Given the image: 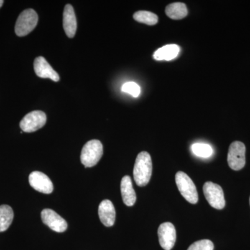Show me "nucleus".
I'll return each instance as SVG.
<instances>
[{
    "label": "nucleus",
    "mask_w": 250,
    "mask_h": 250,
    "mask_svg": "<svg viewBox=\"0 0 250 250\" xmlns=\"http://www.w3.org/2000/svg\"><path fill=\"white\" fill-rule=\"evenodd\" d=\"M152 172L151 156L147 152L138 154L134 167V178L139 187H145L149 183Z\"/></svg>",
    "instance_id": "obj_1"
},
{
    "label": "nucleus",
    "mask_w": 250,
    "mask_h": 250,
    "mask_svg": "<svg viewBox=\"0 0 250 250\" xmlns=\"http://www.w3.org/2000/svg\"><path fill=\"white\" fill-rule=\"evenodd\" d=\"M103 155V146L98 140H92L82 148L81 162L85 167H93Z\"/></svg>",
    "instance_id": "obj_2"
},
{
    "label": "nucleus",
    "mask_w": 250,
    "mask_h": 250,
    "mask_svg": "<svg viewBox=\"0 0 250 250\" xmlns=\"http://www.w3.org/2000/svg\"><path fill=\"white\" fill-rule=\"evenodd\" d=\"M39 22V16L32 9L23 11L16 21L15 32L16 35L22 37L27 36L34 30Z\"/></svg>",
    "instance_id": "obj_3"
},
{
    "label": "nucleus",
    "mask_w": 250,
    "mask_h": 250,
    "mask_svg": "<svg viewBox=\"0 0 250 250\" xmlns=\"http://www.w3.org/2000/svg\"><path fill=\"white\" fill-rule=\"evenodd\" d=\"M175 182L182 196L190 204L197 203L198 193L192 179L185 172L179 171L175 175Z\"/></svg>",
    "instance_id": "obj_4"
},
{
    "label": "nucleus",
    "mask_w": 250,
    "mask_h": 250,
    "mask_svg": "<svg viewBox=\"0 0 250 250\" xmlns=\"http://www.w3.org/2000/svg\"><path fill=\"white\" fill-rule=\"evenodd\" d=\"M246 147L241 141H234L229 148L228 162L233 170H240L246 165Z\"/></svg>",
    "instance_id": "obj_5"
},
{
    "label": "nucleus",
    "mask_w": 250,
    "mask_h": 250,
    "mask_svg": "<svg viewBox=\"0 0 250 250\" xmlns=\"http://www.w3.org/2000/svg\"><path fill=\"white\" fill-rule=\"evenodd\" d=\"M204 194L208 204L216 209H223L225 207L223 188L218 184L207 182L204 184Z\"/></svg>",
    "instance_id": "obj_6"
},
{
    "label": "nucleus",
    "mask_w": 250,
    "mask_h": 250,
    "mask_svg": "<svg viewBox=\"0 0 250 250\" xmlns=\"http://www.w3.org/2000/svg\"><path fill=\"white\" fill-rule=\"evenodd\" d=\"M47 121L44 112L34 111L26 115L20 123V126L24 132L31 133L43 127Z\"/></svg>",
    "instance_id": "obj_7"
},
{
    "label": "nucleus",
    "mask_w": 250,
    "mask_h": 250,
    "mask_svg": "<svg viewBox=\"0 0 250 250\" xmlns=\"http://www.w3.org/2000/svg\"><path fill=\"white\" fill-rule=\"evenodd\" d=\"M42 223L56 232H64L67 228L66 221L54 210L45 208L41 212Z\"/></svg>",
    "instance_id": "obj_8"
},
{
    "label": "nucleus",
    "mask_w": 250,
    "mask_h": 250,
    "mask_svg": "<svg viewBox=\"0 0 250 250\" xmlns=\"http://www.w3.org/2000/svg\"><path fill=\"white\" fill-rule=\"evenodd\" d=\"M159 243L163 249L171 250L175 244L177 234L175 228L172 223L161 224L158 229Z\"/></svg>",
    "instance_id": "obj_9"
},
{
    "label": "nucleus",
    "mask_w": 250,
    "mask_h": 250,
    "mask_svg": "<svg viewBox=\"0 0 250 250\" xmlns=\"http://www.w3.org/2000/svg\"><path fill=\"white\" fill-rule=\"evenodd\" d=\"M29 184L33 188L42 193L50 194L54 190L52 181L46 174L35 171L31 172L29 177Z\"/></svg>",
    "instance_id": "obj_10"
},
{
    "label": "nucleus",
    "mask_w": 250,
    "mask_h": 250,
    "mask_svg": "<svg viewBox=\"0 0 250 250\" xmlns=\"http://www.w3.org/2000/svg\"><path fill=\"white\" fill-rule=\"evenodd\" d=\"M34 67L36 75L41 78H49L56 82L60 80L59 74L52 68L44 57H37L34 61Z\"/></svg>",
    "instance_id": "obj_11"
},
{
    "label": "nucleus",
    "mask_w": 250,
    "mask_h": 250,
    "mask_svg": "<svg viewBox=\"0 0 250 250\" xmlns=\"http://www.w3.org/2000/svg\"><path fill=\"white\" fill-rule=\"evenodd\" d=\"M62 26L67 37L72 39L76 34L77 23L76 16L72 5H65L62 15Z\"/></svg>",
    "instance_id": "obj_12"
},
{
    "label": "nucleus",
    "mask_w": 250,
    "mask_h": 250,
    "mask_svg": "<svg viewBox=\"0 0 250 250\" xmlns=\"http://www.w3.org/2000/svg\"><path fill=\"white\" fill-rule=\"evenodd\" d=\"M99 217L104 226H113L116 221V209L110 200H105L100 203L98 209Z\"/></svg>",
    "instance_id": "obj_13"
},
{
    "label": "nucleus",
    "mask_w": 250,
    "mask_h": 250,
    "mask_svg": "<svg viewBox=\"0 0 250 250\" xmlns=\"http://www.w3.org/2000/svg\"><path fill=\"white\" fill-rule=\"evenodd\" d=\"M121 189L122 197L125 205L128 207L134 206L136 201V195L129 176H125L122 179Z\"/></svg>",
    "instance_id": "obj_14"
},
{
    "label": "nucleus",
    "mask_w": 250,
    "mask_h": 250,
    "mask_svg": "<svg viewBox=\"0 0 250 250\" xmlns=\"http://www.w3.org/2000/svg\"><path fill=\"white\" fill-rule=\"evenodd\" d=\"M180 48L177 45H167L156 51L153 57L156 61H170L178 56Z\"/></svg>",
    "instance_id": "obj_15"
},
{
    "label": "nucleus",
    "mask_w": 250,
    "mask_h": 250,
    "mask_svg": "<svg viewBox=\"0 0 250 250\" xmlns=\"http://www.w3.org/2000/svg\"><path fill=\"white\" fill-rule=\"evenodd\" d=\"M166 14L172 20L183 19L188 15L187 5L181 2L172 3L166 6Z\"/></svg>",
    "instance_id": "obj_16"
},
{
    "label": "nucleus",
    "mask_w": 250,
    "mask_h": 250,
    "mask_svg": "<svg viewBox=\"0 0 250 250\" xmlns=\"http://www.w3.org/2000/svg\"><path fill=\"white\" fill-rule=\"evenodd\" d=\"M14 217V210L10 206H0V232H3L9 229Z\"/></svg>",
    "instance_id": "obj_17"
},
{
    "label": "nucleus",
    "mask_w": 250,
    "mask_h": 250,
    "mask_svg": "<svg viewBox=\"0 0 250 250\" xmlns=\"http://www.w3.org/2000/svg\"><path fill=\"white\" fill-rule=\"evenodd\" d=\"M133 18L135 21L147 25H154L159 21V18L155 14L146 11H139L135 13Z\"/></svg>",
    "instance_id": "obj_18"
},
{
    "label": "nucleus",
    "mask_w": 250,
    "mask_h": 250,
    "mask_svg": "<svg viewBox=\"0 0 250 250\" xmlns=\"http://www.w3.org/2000/svg\"><path fill=\"white\" fill-rule=\"evenodd\" d=\"M192 152L197 156L208 158L213 154V149L209 145L205 143H195L191 147Z\"/></svg>",
    "instance_id": "obj_19"
},
{
    "label": "nucleus",
    "mask_w": 250,
    "mask_h": 250,
    "mask_svg": "<svg viewBox=\"0 0 250 250\" xmlns=\"http://www.w3.org/2000/svg\"><path fill=\"white\" fill-rule=\"evenodd\" d=\"M214 245L209 240H201L192 243L188 250H213Z\"/></svg>",
    "instance_id": "obj_20"
},
{
    "label": "nucleus",
    "mask_w": 250,
    "mask_h": 250,
    "mask_svg": "<svg viewBox=\"0 0 250 250\" xmlns=\"http://www.w3.org/2000/svg\"><path fill=\"white\" fill-rule=\"evenodd\" d=\"M122 91L129 93L134 98H137L141 93V88L135 82H126L122 86Z\"/></svg>",
    "instance_id": "obj_21"
},
{
    "label": "nucleus",
    "mask_w": 250,
    "mask_h": 250,
    "mask_svg": "<svg viewBox=\"0 0 250 250\" xmlns=\"http://www.w3.org/2000/svg\"><path fill=\"white\" fill-rule=\"evenodd\" d=\"M4 1L3 0H0V8L2 6L3 4H4Z\"/></svg>",
    "instance_id": "obj_22"
},
{
    "label": "nucleus",
    "mask_w": 250,
    "mask_h": 250,
    "mask_svg": "<svg viewBox=\"0 0 250 250\" xmlns=\"http://www.w3.org/2000/svg\"></svg>",
    "instance_id": "obj_23"
}]
</instances>
